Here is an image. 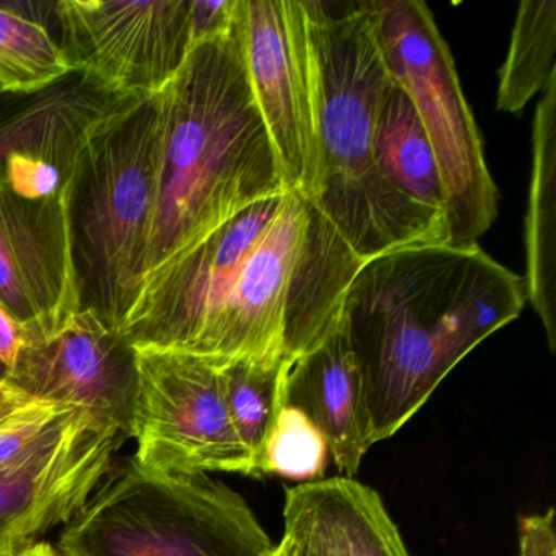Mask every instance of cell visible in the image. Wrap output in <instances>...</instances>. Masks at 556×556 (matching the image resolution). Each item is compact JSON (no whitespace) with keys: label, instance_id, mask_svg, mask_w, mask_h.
Listing matches in <instances>:
<instances>
[{"label":"cell","instance_id":"6da1fadb","mask_svg":"<svg viewBox=\"0 0 556 556\" xmlns=\"http://www.w3.org/2000/svg\"><path fill=\"white\" fill-rule=\"evenodd\" d=\"M361 265L312 200L286 190L247 207L165 271L123 337L135 350L214 363H292L338 327Z\"/></svg>","mask_w":556,"mask_h":556},{"label":"cell","instance_id":"7a4b0ae2","mask_svg":"<svg viewBox=\"0 0 556 556\" xmlns=\"http://www.w3.org/2000/svg\"><path fill=\"white\" fill-rule=\"evenodd\" d=\"M526 301L523 278L478 243L403 247L363 262L338 324L363 380L372 445L403 428Z\"/></svg>","mask_w":556,"mask_h":556},{"label":"cell","instance_id":"3957f363","mask_svg":"<svg viewBox=\"0 0 556 556\" xmlns=\"http://www.w3.org/2000/svg\"><path fill=\"white\" fill-rule=\"evenodd\" d=\"M282 191L233 21L229 34L194 45L180 73L155 96L154 197L141 298L216 230Z\"/></svg>","mask_w":556,"mask_h":556},{"label":"cell","instance_id":"277c9868","mask_svg":"<svg viewBox=\"0 0 556 556\" xmlns=\"http://www.w3.org/2000/svg\"><path fill=\"white\" fill-rule=\"evenodd\" d=\"M314 84L317 177L311 200L366 262L447 243V224L400 197L376 164L377 118L392 83L372 0H302Z\"/></svg>","mask_w":556,"mask_h":556},{"label":"cell","instance_id":"5b68a950","mask_svg":"<svg viewBox=\"0 0 556 556\" xmlns=\"http://www.w3.org/2000/svg\"><path fill=\"white\" fill-rule=\"evenodd\" d=\"M154 149L155 96L115 97L84 131L67 178L80 311L122 334L144 285Z\"/></svg>","mask_w":556,"mask_h":556},{"label":"cell","instance_id":"8992f818","mask_svg":"<svg viewBox=\"0 0 556 556\" xmlns=\"http://www.w3.org/2000/svg\"><path fill=\"white\" fill-rule=\"evenodd\" d=\"M247 501L206 473L113 460L58 540L63 556H273Z\"/></svg>","mask_w":556,"mask_h":556},{"label":"cell","instance_id":"52a82bcc","mask_svg":"<svg viewBox=\"0 0 556 556\" xmlns=\"http://www.w3.org/2000/svg\"><path fill=\"white\" fill-rule=\"evenodd\" d=\"M390 76L408 93L438 165L448 245H473L497 214V190L454 58L421 0H372Z\"/></svg>","mask_w":556,"mask_h":556},{"label":"cell","instance_id":"ba28073f","mask_svg":"<svg viewBox=\"0 0 556 556\" xmlns=\"http://www.w3.org/2000/svg\"><path fill=\"white\" fill-rule=\"evenodd\" d=\"M129 438L139 465L162 473L233 471L253 477L227 408L219 363L180 351L136 350Z\"/></svg>","mask_w":556,"mask_h":556},{"label":"cell","instance_id":"9c48e42d","mask_svg":"<svg viewBox=\"0 0 556 556\" xmlns=\"http://www.w3.org/2000/svg\"><path fill=\"white\" fill-rule=\"evenodd\" d=\"M61 48L106 96H157L193 50L191 0H61Z\"/></svg>","mask_w":556,"mask_h":556},{"label":"cell","instance_id":"30bf717a","mask_svg":"<svg viewBox=\"0 0 556 556\" xmlns=\"http://www.w3.org/2000/svg\"><path fill=\"white\" fill-rule=\"evenodd\" d=\"M236 31L286 190L311 200L317 177L314 84L302 0H237Z\"/></svg>","mask_w":556,"mask_h":556},{"label":"cell","instance_id":"8fae6325","mask_svg":"<svg viewBox=\"0 0 556 556\" xmlns=\"http://www.w3.org/2000/svg\"><path fill=\"white\" fill-rule=\"evenodd\" d=\"M5 380L31 400L86 409L129 438L136 350L89 308L53 328H21V350Z\"/></svg>","mask_w":556,"mask_h":556},{"label":"cell","instance_id":"7c38bea8","mask_svg":"<svg viewBox=\"0 0 556 556\" xmlns=\"http://www.w3.org/2000/svg\"><path fill=\"white\" fill-rule=\"evenodd\" d=\"M0 304L21 328H53L80 311L70 185L47 200L18 197L0 175Z\"/></svg>","mask_w":556,"mask_h":556},{"label":"cell","instance_id":"4fadbf2b","mask_svg":"<svg viewBox=\"0 0 556 556\" xmlns=\"http://www.w3.org/2000/svg\"><path fill=\"white\" fill-rule=\"evenodd\" d=\"M125 435L86 416L73 432L0 471V556H22L89 501Z\"/></svg>","mask_w":556,"mask_h":556},{"label":"cell","instance_id":"5bb4252c","mask_svg":"<svg viewBox=\"0 0 556 556\" xmlns=\"http://www.w3.org/2000/svg\"><path fill=\"white\" fill-rule=\"evenodd\" d=\"M286 405L301 409L320 429L338 470L354 478L372 442L363 380L340 324L289 364Z\"/></svg>","mask_w":556,"mask_h":556},{"label":"cell","instance_id":"9a60e30c","mask_svg":"<svg viewBox=\"0 0 556 556\" xmlns=\"http://www.w3.org/2000/svg\"><path fill=\"white\" fill-rule=\"evenodd\" d=\"M285 533L320 556H409L379 493L354 478L289 488Z\"/></svg>","mask_w":556,"mask_h":556},{"label":"cell","instance_id":"2e32d148","mask_svg":"<svg viewBox=\"0 0 556 556\" xmlns=\"http://www.w3.org/2000/svg\"><path fill=\"white\" fill-rule=\"evenodd\" d=\"M113 99L77 73L34 96L0 93V175L12 152L27 151L47 155L67 180L84 131Z\"/></svg>","mask_w":556,"mask_h":556},{"label":"cell","instance_id":"e0dca14e","mask_svg":"<svg viewBox=\"0 0 556 556\" xmlns=\"http://www.w3.org/2000/svg\"><path fill=\"white\" fill-rule=\"evenodd\" d=\"M535 110L526 219V299L556 351V74Z\"/></svg>","mask_w":556,"mask_h":556},{"label":"cell","instance_id":"ac0fdd59","mask_svg":"<svg viewBox=\"0 0 556 556\" xmlns=\"http://www.w3.org/2000/svg\"><path fill=\"white\" fill-rule=\"evenodd\" d=\"M374 154L383 180L400 197L447 224L444 190L428 136L412 99L393 77L380 103Z\"/></svg>","mask_w":556,"mask_h":556},{"label":"cell","instance_id":"d6986e66","mask_svg":"<svg viewBox=\"0 0 556 556\" xmlns=\"http://www.w3.org/2000/svg\"><path fill=\"white\" fill-rule=\"evenodd\" d=\"M289 364L279 357L219 363L230 419L249 452L255 478H260L266 441L286 406Z\"/></svg>","mask_w":556,"mask_h":556},{"label":"cell","instance_id":"ffe728a7","mask_svg":"<svg viewBox=\"0 0 556 556\" xmlns=\"http://www.w3.org/2000/svg\"><path fill=\"white\" fill-rule=\"evenodd\" d=\"M74 74L40 14L0 4V93L34 96Z\"/></svg>","mask_w":556,"mask_h":556},{"label":"cell","instance_id":"44dd1931","mask_svg":"<svg viewBox=\"0 0 556 556\" xmlns=\"http://www.w3.org/2000/svg\"><path fill=\"white\" fill-rule=\"evenodd\" d=\"M556 2L522 0L500 71L497 110L519 113L556 74Z\"/></svg>","mask_w":556,"mask_h":556},{"label":"cell","instance_id":"7402d4cb","mask_svg":"<svg viewBox=\"0 0 556 556\" xmlns=\"http://www.w3.org/2000/svg\"><path fill=\"white\" fill-rule=\"evenodd\" d=\"M330 447L320 429L301 409L286 405L266 441L260 477L276 475L301 483H314L324 480Z\"/></svg>","mask_w":556,"mask_h":556},{"label":"cell","instance_id":"603a6c76","mask_svg":"<svg viewBox=\"0 0 556 556\" xmlns=\"http://www.w3.org/2000/svg\"><path fill=\"white\" fill-rule=\"evenodd\" d=\"M4 180L12 191L25 200L40 201L60 193L66 185L63 172L43 154L18 151L9 155Z\"/></svg>","mask_w":556,"mask_h":556},{"label":"cell","instance_id":"cb8c5ba5","mask_svg":"<svg viewBox=\"0 0 556 556\" xmlns=\"http://www.w3.org/2000/svg\"><path fill=\"white\" fill-rule=\"evenodd\" d=\"M236 9L237 0H191L193 45L229 34Z\"/></svg>","mask_w":556,"mask_h":556},{"label":"cell","instance_id":"d4e9b609","mask_svg":"<svg viewBox=\"0 0 556 556\" xmlns=\"http://www.w3.org/2000/svg\"><path fill=\"white\" fill-rule=\"evenodd\" d=\"M519 556H556L555 509L520 519Z\"/></svg>","mask_w":556,"mask_h":556},{"label":"cell","instance_id":"484cf974","mask_svg":"<svg viewBox=\"0 0 556 556\" xmlns=\"http://www.w3.org/2000/svg\"><path fill=\"white\" fill-rule=\"evenodd\" d=\"M18 350H21V327L0 304V364L5 367V372L15 363Z\"/></svg>","mask_w":556,"mask_h":556},{"label":"cell","instance_id":"4316f807","mask_svg":"<svg viewBox=\"0 0 556 556\" xmlns=\"http://www.w3.org/2000/svg\"><path fill=\"white\" fill-rule=\"evenodd\" d=\"M34 403H37V400H31L30 396L11 386L8 380H0V421L11 418L15 413L22 412Z\"/></svg>","mask_w":556,"mask_h":556},{"label":"cell","instance_id":"83f0119b","mask_svg":"<svg viewBox=\"0 0 556 556\" xmlns=\"http://www.w3.org/2000/svg\"><path fill=\"white\" fill-rule=\"evenodd\" d=\"M273 556H320L314 549L308 548L304 543L299 542L294 536L288 535L285 533L281 542L275 546V552H273Z\"/></svg>","mask_w":556,"mask_h":556},{"label":"cell","instance_id":"f1b7e54d","mask_svg":"<svg viewBox=\"0 0 556 556\" xmlns=\"http://www.w3.org/2000/svg\"><path fill=\"white\" fill-rule=\"evenodd\" d=\"M22 556H63L60 552H58L56 546L51 545L48 542H40L34 546V548L28 549L27 553H24Z\"/></svg>","mask_w":556,"mask_h":556},{"label":"cell","instance_id":"f546056e","mask_svg":"<svg viewBox=\"0 0 556 556\" xmlns=\"http://www.w3.org/2000/svg\"><path fill=\"white\" fill-rule=\"evenodd\" d=\"M5 379V367L0 364V380Z\"/></svg>","mask_w":556,"mask_h":556},{"label":"cell","instance_id":"4dcf8cb0","mask_svg":"<svg viewBox=\"0 0 556 556\" xmlns=\"http://www.w3.org/2000/svg\"><path fill=\"white\" fill-rule=\"evenodd\" d=\"M27 408H28V406H27ZM18 413H21V412H18ZM15 415H17V413H15ZM11 418H12V416H11ZM11 418H8V419H11ZM8 419H4V421H0V426L4 425V422L8 421Z\"/></svg>","mask_w":556,"mask_h":556}]
</instances>
